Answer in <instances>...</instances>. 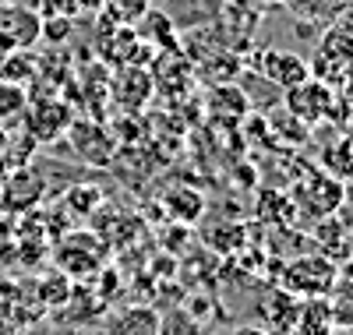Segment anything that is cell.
<instances>
[{
  "label": "cell",
  "mask_w": 353,
  "mask_h": 335,
  "mask_svg": "<svg viewBox=\"0 0 353 335\" xmlns=\"http://www.w3.org/2000/svg\"><path fill=\"white\" fill-rule=\"evenodd\" d=\"M297 307H301V300L286 293L283 286H272V290H265L258 296V314H261V328L269 332V335H286L293 332V321H297Z\"/></svg>",
  "instance_id": "52a82bcc"
},
{
  "label": "cell",
  "mask_w": 353,
  "mask_h": 335,
  "mask_svg": "<svg viewBox=\"0 0 353 335\" xmlns=\"http://www.w3.org/2000/svg\"><path fill=\"white\" fill-rule=\"evenodd\" d=\"M293 335H336L332 314L325 296H307L297 307V321H293Z\"/></svg>",
  "instance_id": "9c48e42d"
},
{
  "label": "cell",
  "mask_w": 353,
  "mask_h": 335,
  "mask_svg": "<svg viewBox=\"0 0 353 335\" xmlns=\"http://www.w3.org/2000/svg\"><path fill=\"white\" fill-rule=\"evenodd\" d=\"M141 39H159V46H176V36H170V28H173V21L166 18V14H159V11H145L141 18Z\"/></svg>",
  "instance_id": "5bb4252c"
},
{
  "label": "cell",
  "mask_w": 353,
  "mask_h": 335,
  "mask_svg": "<svg viewBox=\"0 0 353 335\" xmlns=\"http://www.w3.org/2000/svg\"><path fill=\"white\" fill-rule=\"evenodd\" d=\"M336 279H339V265L329 254H301L283 268V290L297 300L325 296Z\"/></svg>",
  "instance_id": "7a4b0ae2"
},
{
  "label": "cell",
  "mask_w": 353,
  "mask_h": 335,
  "mask_svg": "<svg viewBox=\"0 0 353 335\" xmlns=\"http://www.w3.org/2000/svg\"><path fill=\"white\" fill-rule=\"evenodd\" d=\"M265 4H279V0H265Z\"/></svg>",
  "instance_id": "603a6c76"
},
{
  "label": "cell",
  "mask_w": 353,
  "mask_h": 335,
  "mask_svg": "<svg viewBox=\"0 0 353 335\" xmlns=\"http://www.w3.org/2000/svg\"><path fill=\"white\" fill-rule=\"evenodd\" d=\"M254 71L265 81H272L279 92H286V88H293V85H301V81L311 78V64L301 53H290V50H261L254 57Z\"/></svg>",
  "instance_id": "5b68a950"
},
{
  "label": "cell",
  "mask_w": 353,
  "mask_h": 335,
  "mask_svg": "<svg viewBox=\"0 0 353 335\" xmlns=\"http://www.w3.org/2000/svg\"><path fill=\"white\" fill-rule=\"evenodd\" d=\"M318 53L321 57H332V60H346V64H353V28L336 21L325 28V36H321L318 43Z\"/></svg>",
  "instance_id": "8fae6325"
},
{
  "label": "cell",
  "mask_w": 353,
  "mask_h": 335,
  "mask_svg": "<svg viewBox=\"0 0 353 335\" xmlns=\"http://www.w3.org/2000/svg\"><path fill=\"white\" fill-rule=\"evenodd\" d=\"M68 36H71V18H68V14L43 18V39H46V43H64Z\"/></svg>",
  "instance_id": "e0dca14e"
},
{
  "label": "cell",
  "mask_w": 353,
  "mask_h": 335,
  "mask_svg": "<svg viewBox=\"0 0 353 335\" xmlns=\"http://www.w3.org/2000/svg\"><path fill=\"white\" fill-rule=\"evenodd\" d=\"M110 335H163V314L156 307L134 303V307L117 311V318L110 321Z\"/></svg>",
  "instance_id": "ba28073f"
},
{
  "label": "cell",
  "mask_w": 353,
  "mask_h": 335,
  "mask_svg": "<svg viewBox=\"0 0 353 335\" xmlns=\"http://www.w3.org/2000/svg\"><path fill=\"white\" fill-rule=\"evenodd\" d=\"M293 205L301 208L304 219H314V223L339 216L343 205H346V184L325 170H311L307 176H301V184L293 187Z\"/></svg>",
  "instance_id": "6da1fadb"
},
{
  "label": "cell",
  "mask_w": 353,
  "mask_h": 335,
  "mask_svg": "<svg viewBox=\"0 0 353 335\" xmlns=\"http://www.w3.org/2000/svg\"><path fill=\"white\" fill-rule=\"evenodd\" d=\"M39 18H53V14H68L71 11V0H25Z\"/></svg>",
  "instance_id": "ac0fdd59"
},
{
  "label": "cell",
  "mask_w": 353,
  "mask_h": 335,
  "mask_svg": "<svg viewBox=\"0 0 353 335\" xmlns=\"http://www.w3.org/2000/svg\"><path fill=\"white\" fill-rule=\"evenodd\" d=\"M43 39V18L25 4V0H8L0 4V50L18 53L32 50Z\"/></svg>",
  "instance_id": "3957f363"
},
{
  "label": "cell",
  "mask_w": 353,
  "mask_h": 335,
  "mask_svg": "<svg viewBox=\"0 0 353 335\" xmlns=\"http://www.w3.org/2000/svg\"><path fill=\"white\" fill-rule=\"evenodd\" d=\"M71 8H78V11H103L106 0H71Z\"/></svg>",
  "instance_id": "ffe728a7"
},
{
  "label": "cell",
  "mask_w": 353,
  "mask_h": 335,
  "mask_svg": "<svg viewBox=\"0 0 353 335\" xmlns=\"http://www.w3.org/2000/svg\"><path fill=\"white\" fill-rule=\"evenodd\" d=\"M286 335H293V332H286Z\"/></svg>",
  "instance_id": "d4e9b609"
},
{
  "label": "cell",
  "mask_w": 353,
  "mask_h": 335,
  "mask_svg": "<svg viewBox=\"0 0 353 335\" xmlns=\"http://www.w3.org/2000/svg\"><path fill=\"white\" fill-rule=\"evenodd\" d=\"M325 303H329L336 332H353V279L339 276L332 283V290L325 293Z\"/></svg>",
  "instance_id": "30bf717a"
},
{
  "label": "cell",
  "mask_w": 353,
  "mask_h": 335,
  "mask_svg": "<svg viewBox=\"0 0 353 335\" xmlns=\"http://www.w3.org/2000/svg\"><path fill=\"white\" fill-rule=\"evenodd\" d=\"M25 110H28L25 85H14V81L0 78V124H14V120L25 116Z\"/></svg>",
  "instance_id": "4fadbf2b"
},
{
  "label": "cell",
  "mask_w": 353,
  "mask_h": 335,
  "mask_svg": "<svg viewBox=\"0 0 353 335\" xmlns=\"http://www.w3.org/2000/svg\"><path fill=\"white\" fill-rule=\"evenodd\" d=\"M99 191L96 187H88V184H78V187H71L68 191V208L71 212H78V216H85V212H92L96 205H99Z\"/></svg>",
  "instance_id": "9a60e30c"
},
{
  "label": "cell",
  "mask_w": 353,
  "mask_h": 335,
  "mask_svg": "<svg viewBox=\"0 0 353 335\" xmlns=\"http://www.w3.org/2000/svg\"><path fill=\"white\" fill-rule=\"evenodd\" d=\"M25 116H28V120H25L28 138L39 141V145L57 141L61 134H68V128L74 124V120H71V110H68V103H61V99H39V103L28 99Z\"/></svg>",
  "instance_id": "8992f818"
},
{
  "label": "cell",
  "mask_w": 353,
  "mask_h": 335,
  "mask_svg": "<svg viewBox=\"0 0 353 335\" xmlns=\"http://www.w3.org/2000/svg\"><path fill=\"white\" fill-rule=\"evenodd\" d=\"M0 4H8V0H0Z\"/></svg>",
  "instance_id": "cb8c5ba5"
},
{
  "label": "cell",
  "mask_w": 353,
  "mask_h": 335,
  "mask_svg": "<svg viewBox=\"0 0 353 335\" xmlns=\"http://www.w3.org/2000/svg\"><path fill=\"white\" fill-rule=\"evenodd\" d=\"M339 276H346V279H353V251L343 258V265H339Z\"/></svg>",
  "instance_id": "7402d4cb"
},
{
  "label": "cell",
  "mask_w": 353,
  "mask_h": 335,
  "mask_svg": "<svg viewBox=\"0 0 353 335\" xmlns=\"http://www.w3.org/2000/svg\"><path fill=\"white\" fill-rule=\"evenodd\" d=\"M106 4H110V14L121 18L124 25L138 21L145 11H149V0H106Z\"/></svg>",
  "instance_id": "2e32d148"
},
{
  "label": "cell",
  "mask_w": 353,
  "mask_h": 335,
  "mask_svg": "<svg viewBox=\"0 0 353 335\" xmlns=\"http://www.w3.org/2000/svg\"><path fill=\"white\" fill-rule=\"evenodd\" d=\"M321 166H325V173H332L339 180H350L353 176V134L325 145V152H321Z\"/></svg>",
  "instance_id": "7c38bea8"
},
{
  "label": "cell",
  "mask_w": 353,
  "mask_h": 335,
  "mask_svg": "<svg viewBox=\"0 0 353 335\" xmlns=\"http://www.w3.org/2000/svg\"><path fill=\"white\" fill-rule=\"evenodd\" d=\"M336 21H343V25L353 28V0H339V18Z\"/></svg>",
  "instance_id": "d6986e66"
},
{
  "label": "cell",
  "mask_w": 353,
  "mask_h": 335,
  "mask_svg": "<svg viewBox=\"0 0 353 335\" xmlns=\"http://www.w3.org/2000/svg\"><path fill=\"white\" fill-rule=\"evenodd\" d=\"M230 335H269V332H265L261 325H237Z\"/></svg>",
  "instance_id": "44dd1931"
},
{
  "label": "cell",
  "mask_w": 353,
  "mask_h": 335,
  "mask_svg": "<svg viewBox=\"0 0 353 335\" xmlns=\"http://www.w3.org/2000/svg\"><path fill=\"white\" fill-rule=\"evenodd\" d=\"M283 110L297 116L304 128L318 124V120H325L336 110V88H329L318 78H307V81H301V85H293V88L283 92Z\"/></svg>",
  "instance_id": "277c9868"
}]
</instances>
